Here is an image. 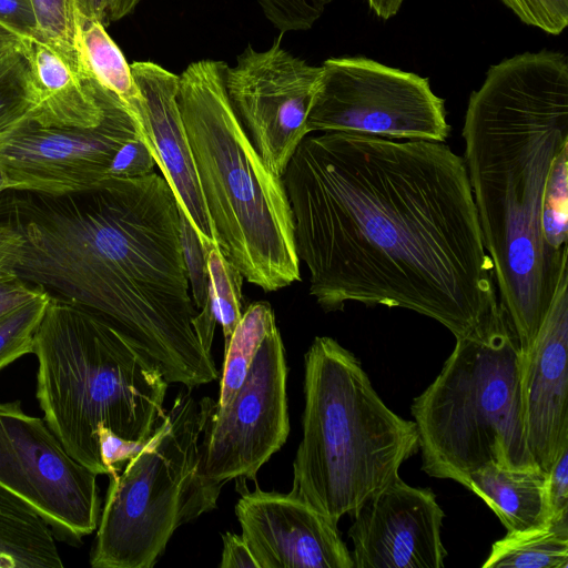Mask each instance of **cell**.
I'll return each mask as SVG.
<instances>
[{
  "mask_svg": "<svg viewBox=\"0 0 568 568\" xmlns=\"http://www.w3.org/2000/svg\"><path fill=\"white\" fill-rule=\"evenodd\" d=\"M282 181L310 294L325 312L406 308L457 338L497 308L465 161L445 142L311 133Z\"/></svg>",
  "mask_w": 568,
  "mask_h": 568,
  "instance_id": "obj_1",
  "label": "cell"
},
{
  "mask_svg": "<svg viewBox=\"0 0 568 568\" xmlns=\"http://www.w3.org/2000/svg\"><path fill=\"white\" fill-rule=\"evenodd\" d=\"M22 235L17 271L102 316L187 388L217 378L197 336L176 197L156 172L89 191H8Z\"/></svg>",
  "mask_w": 568,
  "mask_h": 568,
  "instance_id": "obj_2",
  "label": "cell"
},
{
  "mask_svg": "<svg viewBox=\"0 0 568 568\" xmlns=\"http://www.w3.org/2000/svg\"><path fill=\"white\" fill-rule=\"evenodd\" d=\"M462 134L499 303L525 354L568 270V252L551 251L541 232L551 172L568 151L567 57L541 50L490 65L470 93Z\"/></svg>",
  "mask_w": 568,
  "mask_h": 568,
  "instance_id": "obj_3",
  "label": "cell"
},
{
  "mask_svg": "<svg viewBox=\"0 0 568 568\" xmlns=\"http://www.w3.org/2000/svg\"><path fill=\"white\" fill-rule=\"evenodd\" d=\"M37 398L44 420L77 462L108 475L101 427L146 442L166 416L159 364L102 316L50 295L34 334Z\"/></svg>",
  "mask_w": 568,
  "mask_h": 568,
  "instance_id": "obj_4",
  "label": "cell"
},
{
  "mask_svg": "<svg viewBox=\"0 0 568 568\" xmlns=\"http://www.w3.org/2000/svg\"><path fill=\"white\" fill-rule=\"evenodd\" d=\"M226 68L212 59L190 63L178 102L220 248L244 280L273 292L301 280L292 212L282 178L230 102Z\"/></svg>",
  "mask_w": 568,
  "mask_h": 568,
  "instance_id": "obj_5",
  "label": "cell"
},
{
  "mask_svg": "<svg viewBox=\"0 0 568 568\" xmlns=\"http://www.w3.org/2000/svg\"><path fill=\"white\" fill-rule=\"evenodd\" d=\"M303 437L291 493L337 526L399 477L419 449L414 420L395 414L359 359L328 336L305 354Z\"/></svg>",
  "mask_w": 568,
  "mask_h": 568,
  "instance_id": "obj_6",
  "label": "cell"
},
{
  "mask_svg": "<svg viewBox=\"0 0 568 568\" xmlns=\"http://www.w3.org/2000/svg\"><path fill=\"white\" fill-rule=\"evenodd\" d=\"M520 367L519 342L499 303L486 321L456 338L437 377L413 400L427 475L463 485L488 464L538 467L525 435Z\"/></svg>",
  "mask_w": 568,
  "mask_h": 568,
  "instance_id": "obj_7",
  "label": "cell"
},
{
  "mask_svg": "<svg viewBox=\"0 0 568 568\" xmlns=\"http://www.w3.org/2000/svg\"><path fill=\"white\" fill-rule=\"evenodd\" d=\"M204 423L181 390L142 450L110 476L92 567L152 568L180 526L216 508L224 483L201 471Z\"/></svg>",
  "mask_w": 568,
  "mask_h": 568,
  "instance_id": "obj_8",
  "label": "cell"
},
{
  "mask_svg": "<svg viewBox=\"0 0 568 568\" xmlns=\"http://www.w3.org/2000/svg\"><path fill=\"white\" fill-rule=\"evenodd\" d=\"M307 119V131L356 132L395 140L445 142V100L427 78L365 57L329 58Z\"/></svg>",
  "mask_w": 568,
  "mask_h": 568,
  "instance_id": "obj_9",
  "label": "cell"
},
{
  "mask_svg": "<svg viewBox=\"0 0 568 568\" xmlns=\"http://www.w3.org/2000/svg\"><path fill=\"white\" fill-rule=\"evenodd\" d=\"M286 378L284 346L275 325L225 406L211 397L199 400L205 416L201 442L204 477L224 484L255 479L258 469L281 449L290 433Z\"/></svg>",
  "mask_w": 568,
  "mask_h": 568,
  "instance_id": "obj_10",
  "label": "cell"
},
{
  "mask_svg": "<svg viewBox=\"0 0 568 568\" xmlns=\"http://www.w3.org/2000/svg\"><path fill=\"white\" fill-rule=\"evenodd\" d=\"M98 475L77 462L47 425L20 400L0 403V487L45 521L81 539L99 524Z\"/></svg>",
  "mask_w": 568,
  "mask_h": 568,
  "instance_id": "obj_11",
  "label": "cell"
},
{
  "mask_svg": "<svg viewBox=\"0 0 568 568\" xmlns=\"http://www.w3.org/2000/svg\"><path fill=\"white\" fill-rule=\"evenodd\" d=\"M322 67L308 64L282 47V34L263 51L247 45L234 67L227 65L230 102L255 149L277 176L283 175L300 143L310 133L307 119Z\"/></svg>",
  "mask_w": 568,
  "mask_h": 568,
  "instance_id": "obj_12",
  "label": "cell"
},
{
  "mask_svg": "<svg viewBox=\"0 0 568 568\" xmlns=\"http://www.w3.org/2000/svg\"><path fill=\"white\" fill-rule=\"evenodd\" d=\"M104 91L105 113L97 126L42 128L29 122L8 138L0 148V166L10 190L65 195L109 180L118 150L141 132L120 99Z\"/></svg>",
  "mask_w": 568,
  "mask_h": 568,
  "instance_id": "obj_13",
  "label": "cell"
},
{
  "mask_svg": "<svg viewBox=\"0 0 568 568\" xmlns=\"http://www.w3.org/2000/svg\"><path fill=\"white\" fill-rule=\"evenodd\" d=\"M354 568H443L444 510L429 488L397 477L353 515Z\"/></svg>",
  "mask_w": 568,
  "mask_h": 568,
  "instance_id": "obj_14",
  "label": "cell"
},
{
  "mask_svg": "<svg viewBox=\"0 0 568 568\" xmlns=\"http://www.w3.org/2000/svg\"><path fill=\"white\" fill-rule=\"evenodd\" d=\"M235 514L260 568H354L337 526L290 494L240 489Z\"/></svg>",
  "mask_w": 568,
  "mask_h": 568,
  "instance_id": "obj_15",
  "label": "cell"
},
{
  "mask_svg": "<svg viewBox=\"0 0 568 568\" xmlns=\"http://www.w3.org/2000/svg\"><path fill=\"white\" fill-rule=\"evenodd\" d=\"M520 397L529 452L547 474L568 447V270L532 345L521 354Z\"/></svg>",
  "mask_w": 568,
  "mask_h": 568,
  "instance_id": "obj_16",
  "label": "cell"
},
{
  "mask_svg": "<svg viewBox=\"0 0 568 568\" xmlns=\"http://www.w3.org/2000/svg\"><path fill=\"white\" fill-rule=\"evenodd\" d=\"M130 68L143 98L142 133L156 166L202 246L217 243L178 102L179 75L151 61Z\"/></svg>",
  "mask_w": 568,
  "mask_h": 568,
  "instance_id": "obj_17",
  "label": "cell"
},
{
  "mask_svg": "<svg viewBox=\"0 0 568 568\" xmlns=\"http://www.w3.org/2000/svg\"><path fill=\"white\" fill-rule=\"evenodd\" d=\"M33 99L29 121L42 128H93L105 113V91L85 82L48 43L24 39Z\"/></svg>",
  "mask_w": 568,
  "mask_h": 568,
  "instance_id": "obj_18",
  "label": "cell"
},
{
  "mask_svg": "<svg viewBox=\"0 0 568 568\" xmlns=\"http://www.w3.org/2000/svg\"><path fill=\"white\" fill-rule=\"evenodd\" d=\"M547 474L538 467L510 468L488 464L471 473L463 486L493 509L507 532L541 527L550 521Z\"/></svg>",
  "mask_w": 568,
  "mask_h": 568,
  "instance_id": "obj_19",
  "label": "cell"
},
{
  "mask_svg": "<svg viewBox=\"0 0 568 568\" xmlns=\"http://www.w3.org/2000/svg\"><path fill=\"white\" fill-rule=\"evenodd\" d=\"M63 567L49 524L0 487V568Z\"/></svg>",
  "mask_w": 568,
  "mask_h": 568,
  "instance_id": "obj_20",
  "label": "cell"
},
{
  "mask_svg": "<svg viewBox=\"0 0 568 568\" xmlns=\"http://www.w3.org/2000/svg\"><path fill=\"white\" fill-rule=\"evenodd\" d=\"M81 40L89 80L120 99L142 134L143 98L122 51L97 20L81 17Z\"/></svg>",
  "mask_w": 568,
  "mask_h": 568,
  "instance_id": "obj_21",
  "label": "cell"
},
{
  "mask_svg": "<svg viewBox=\"0 0 568 568\" xmlns=\"http://www.w3.org/2000/svg\"><path fill=\"white\" fill-rule=\"evenodd\" d=\"M484 568H568V518L495 541Z\"/></svg>",
  "mask_w": 568,
  "mask_h": 568,
  "instance_id": "obj_22",
  "label": "cell"
},
{
  "mask_svg": "<svg viewBox=\"0 0 568 568\" xmlns=\"http://www.w3.org/2000/svg\"><path fill=\"white\" fill-rule=\"evenodd\" d=\"M276 325L273 308L265 301L248 305L225 344L217 405L225 406L242 385L251 363L267 333Z\"/></svg>",
  "mask_w": 568,
  "mask_h": 568,
  "instance_id": "obj_23",
  "label": "cell"
},
{
  "mask_svg": "<svg viewBox=\"0 0 568 568\" xmlns=\"http://www.w3.org/2000/svg\"><path fill=\"white\" fill-rule=\"evenodd\" d=\"M33 85L23 41L0 54V148L19 128L29 123Z\"/></svg>",
  "mask_w": 568,
  "mask_h": 568,
  "instance_id": "obj_24",
  "label": "cell"
},
{
  "mask_svg": "<svg viewBox=\"0 0 568 568\" xmlns=\"http://www.w3.org/2000/svg\"><path fill=\"white\" fill-rule=\"evenodd\" d=\"M39 41L59 52L88 82L81 40V14L77 0H31Z\"/></svg>",
  "mask_w": 568,
  "mask_h": 568,
  "instance_id": "obj_25",
  "label": "cell"
},
{
  "mask_svg": "<svg viewBox=\"0 0 568 568\" xmlns=\"http://www.w3.org/2000/svg\"><path fill=\"white\" fill-rule=\"evenodd\" d=\"M21 243L22 235L13 219L6 191L0 195V316L47 294L42 288L23 280L17 271Z\"/></svg>",
  "mask_w": 568,
  "mask_h": 568,
  "instance_id": "obj_26",
  "label": "cell"
},
{
  "mask_svg": "<svg viewBox=\"0 0 568 568\" xmlns=\"http://www.w3.org/2000/svg\"><path fill=\"white\" fill-rule=\"evenodd\" d=\"M178 207L181 245L191 296L197 312L194 325L203 348L211 353L214 329L217 322L211 303L205 253L192 224L183 210L179 205Z\"/></svg>",
  "mask_w": 568,
  "mask_h": 568,
  "instance_id": "obj_27",
  "label": "cell"
},
{
  "mask_svg": "<svg viewBox=\"0 0 568 568\" xmlns=\"http://www.w3.org/2000/svg\"><path fill=\"white\" fill-rule=\"evenodd\" d=\"M209 274V288L216 322L221 324L225 344L242 317L243 275L223 254L217 243L203 247Z\"/></svg>",
  "mask_w": 568,
  "mask_h": 568,
  "instance_id": "obj_28",
  "label": "cell"
},
{
  "mask_svg": "<svg viewBox=\"0 0 568 568\" xmlns=\"http://www.w3.org/2000/svg\"><path fill=\"white\" fill-rule=\"evenodd\" d=\"M50 294L0 316V372L18 358L33 354L34 334L42 321Z\"/></svg>",
  "mask_w": 568,
  "mask_h": 568,
  "instance_id": "obj_29",
  "label": "cell"
},
{
  "mask_svg": "<svg viewBox=\"0 0 568 568\" xmlns=\"http://www.w3.org/2000/svg\"><path fill=\"white\" fill-rule=\"evenodd\" d=\"M263 14L281 34L306 31L333 0H256Z\"/></svg>",
  "mask_w": 568,
  "mask_h": 568,
  "instance_id": "obj_30",
  "label": "cell"
},
{
  "mask_svg": "<svg viewBox=\"0 0 568 568\" xmlns=\"http://www.w3.org/2000/svg\"><path fill=\"white\" fill-rule=\"evenodd\" d=\"M523 23L551 34L568 26V0H500Z\"/></svg>",
  "mask_w": 568,
  "mask_h": 568,
  "instance_id": "obj_31",
  "label": "cell"
},
{
  "mask_svg": "<svg viewBox=\"0 0 568 568\" xmlns=\"http://www.w3.org/2000/svg\"><path fill=\"white\" fill-rule=\"evenodd\" d=\"M156 165L151 149L142 134L126 141L115 153L109 169V179H131L154 172Z\"/></svg>",
  "mask_w": 568,
  "mask_h": 568,
  "instance_id": "obj_32",
  "label": "cell"
},
{
  "mask_svg": "<svg viewBox=\"0 0 568 568\" xmlns=\"http://www.w3.org/2000/svg\"><path fill=\"white\" fill-rule=\"evenodd\" d=\"M102 462L109 476L120 473L125 464L138 455L146 442L124 439L110 429L101 427L98 432Z\"/></svg>",
  "mask_w": 568,
  "mask_h": 568,
  "instance_id": "obj_33",
  "label": "cell"
},
{
  "mask_svg": "<svg viewBox=\"0 0 568 568\" xmlns=\"http://www.w3.org/2000/svg\"><path fill=\"white\" fill-rule=\"evenodd\" d=\"M546 490L550 521L568 518V447L547 473Z\"/></svg>",
  "mask_w": 568,
  "mask_h": 568,
  "instance_id": "obj_34",
  "label": "cell"
},
{
  "mask_svg": "<svg viewBox=\"0 0 568 568\" xmlns=\"http://www.w3.org/2000/svg\"><path fill=\"white\" fill-rule=\"evenodd\" d=\"M0 23L22 39L39 40L31 0H0Z\"/></svg>",
  "mask_w": 568,
  "mask_h": 568,
  "instance_id": "obj_35",
  "label": "cell"
},
{
  "mask_svg": "<svg viewBox=\"0 0 568 568\" xmlns=\"http://www.w3.org/2000/svg\"><path fill=\"white\" fill-rule=\"evenodd\" d=\"M141 0H77L82 18L97 20L104 27L129 16Z\"/></svg>",
  "mask_w": 568,
  "mask_h": 568,
  "instance_id": "obj_36",
  "label": "cell"
},
{
  "mask_svg": "<svg viewBox=\"0 0 568 568\" xmlns=\"http://www.w3.org/2000/svg\"><path fill=\"white\" fill-rule=\"evenodd\" d=\"M222 539L221 568H260L242 535L227 531Z\"/></svg>",
  "mask_w": 568,
  "mask_h": 568,
  "instance_id": "obj_37",
  "label": "cell"
},
{
  "mask_svg": "<svg viewBox=\"0 0 568 568\" xmlns=\"http://www.w3.org/2000/svg\"><path fill=\"white\" fill-rule=\"evenodd\" d=\"M404 0H366L369 9L375 16L388 20L397 14Z\"/></svg>",
  "mask_w": 568,
  "mask_h": 568,
  "instance_id": "obj_38",
  "label": "cell"
},
{
  "mask_svg": "<svg viewBox=\"0 0 568 568\" xmlns=\"http://www.w3.org/2000/svg\"><path fill=\"white\" fill-rule=\"evenodd\" d=\"M22 41L23 39L20 36L0 23V54L20 44Z\"/></svg>",
  "mask_w": 568,
  "mask_h": 568,
  "instance_id": "obj_39",
  "label": "cell"
},
{
  "mask_svg": "<svg viewBox=\"0 0 568 568\" xmlns=\"http://www.w3.org/2000/svg\"><path fill=\"white\" fill-rule=\"evenodd\" d=\"M8 190H10V186L7 176L0 166V195Z\"/></svg>",
  "mask_w": 568,
  "mask_h": 568,
  "instance_id": "obj_40",
  "label": "cell"
}]
</instances>
